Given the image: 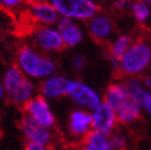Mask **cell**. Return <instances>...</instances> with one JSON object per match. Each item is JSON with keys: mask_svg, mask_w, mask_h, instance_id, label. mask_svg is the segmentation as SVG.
<instances>
[{"mask_svg": "<svg viewBox=\"0 0 151 150\" xmlns=\"http://www.w3.org/2000/svg\"><path fill=\"white\" fill-rule=\"evenodd\" d=\"M103 101L114 110L117 119L122 124H133L141 116V110L134 101L125 82H113L104 92Z\"/></svg>", "mask_w": 151, "mask_h": 150, "instance_id": "6da1fadb", "label": "cell"}, {"mask_svg": "<svg viewBox=\"0 0 151 150\" xmlns=\"http://www.w3.org/2000/svg\"><path fill=\"white\" fill-rule=\"evenodd\" d=\"M151 66V43L146 40L133 41L119 59L118 70L128 78H138Z\"/></svg>", "mask_w": 151, "mask_h": 150, "instance_id": "7a4b0ae2", "label": "cell"}, {"mask_svg": "<svg viewBox=\"0 0 151 150\" xmlns=\"http://www.w3.org/2000/svg\"><path fill=\"white\" fill-rule=\"evenodd\" d=\"M17 66L26 76L35 79H46L55 73L57 65L50 58L40 54L28 46L21 47L17 52Z\"/></svg>", "mask_w": 151, "mask_h": 150, "instance_id": "3957f363", "label": "cell"}, {"mask_svg": "<svg viewBox=\"0 0 151 150\" xmlns=\"http://www.w3.org/2000/svg\"><path fill=\"white\" fill-rule=\"evenodd\" d=\"M3 86L7 97L16 105H25L33 97V84L19 66H9L3 76Z\"/></svg>", "mask_w": 151, "mask_h": 150, "instance_id": "277c9868", "label": "cell"}, {"mask_svg": "<svg viewBox=\"0 0 151 150\" xmlns=\"http://www.w3.org/2000/svg\"><path fill=\"white\" fill-rule=\"evenodd\" d=\"M59 16L74 21H88L99 12L96 0H50Z\"/></svg>", "mask_w": 151, "mask_h": 150, "instance_id": "5b68a950", "label": "cell"}, {"mask_svg": "<svg viewBox=\"0 0 151 150\" xmlns=\"http://www.w3.org/2000/svg\"><path fill=\"white\" fill-rule=\"evenodd\" d=\"M66 95L84 110H93L103 101L101 95L91 86L78 80H70L68 85Z\"/></svg>", "mask_w": 151, "mask_h": 150, "instance_id": "8992f818", "label": "cell"}, {"mask_svg": "<svg viewBox=\"0 0 151 150\" xmlns=\"http://www.w3.org/2000/svg\"><path fill=\"white\" fill-rule=\"evenodd\" d=\"M92 119V131H97L104 134H111L114 132L118 119L114 110L104 101H102L96 108L91 111Z\"/></svg>", "mask_w": 151, "mask_h": 150, "instance_id": "52a82bcc", "label": "cell"}, {"mask_svg": "<svg viewBox=\"0 0 151 150\" xmlns=\"http://www.w3.org/2000/svg\"><path fill=\"white\" fill-rule=\"evenodd\" d=\"M33 42L36 47L44 52H59L65 44L57 27L41 26L33 33Z\"/></svg>", "mask_w": 151, "mask_h": 150, "instance_id": "ba28073f", "label": "cell"}, {"mask_svg": "<svg viewBox=\"0 0 151 150\" xmlns=\"http://www.w3.org/2000/svg\"><path fill=\"white\" fill-rule=\"evenodd\" d=\"M21 129L25 138L28 140V143L40 144L47 146L52 143V133L50 128L41 124L36 119L29 117L28 115L24 116L21 121Z\"/></svg>", "mask_w": 151, "mask_h": 150, "instance_id": "9c48e42d", "label": "cell"}, {"mask_svg": "<svg viewBox=\"0 0 151 150\" xmlns=\"http://www.w3.org/2000/svg\"><path fill=\"white\" fill-rule=\"evenodd\" d=\"M25 110L29 117L36 119L41 124L52 128L55 124V117L49 107V103L47 102V99L44 96H33L25 105Z\"/></svg>", "mask_w": 151, "mask_h": 150, "instance_id": "30bf717a", "label": "cell"}, {"mask_svg": "<svg viewBox=\"0 0 151 150\" xmlns=\"http://www.w3.org/2000/svg\"><path fill=\"white\" fill-rule=\"evenodd\" d=\"M88 33L97 42H107L114 32V22L106 14L97 12L87 21Z\"/></svg>", "mask_w": 151, "mask_h": 150, "instance_id": "8fae6325", "label": "cell"}, {"mask_svg": "<svg viewBox=\"0 0 151 150\" xmlns=\"http://www.w3.org/2000/svg\"><path fill=\"white\" fill-rule=\"evenodd\" d=\"M28 12L35 21L40 22L43 26H52L59 20V14L54 6L44 0L28 3Z\"/></svg>", "mask_w": 151, "mask_h": 150, "instance_id": "7c38bea8", "label": "cell"}, {"mask_svg": "<svg viewBox=\"0 0 151 150\" xmlns=\"http://www.w3.org/2000/svg\"><path fill=\"white\" fill-rule=\"evenodd\" d=\"M55 25L66 47H76L84 40V32L74 20L60 17Z\"/></svg>", "mask_w": 151, "mask_h": 150, "instance_id": "4fadbf2b", "label": "cell"}, {"mask_svg": "<svg viewBox=\"0 0 151 150\" xmlns=\"http://www.w3.org/2000/svg\"><path fill=\"white\" fill-rule=\"evenodd\" d=\"M125 84L129 89L134 101L138 103L141 113L151 117V92L144 86V84L138 78H130L125 81Z\"/></svg>", "mask_w": 151, "mask_h": 150, "instance_id": "5bb4252c", "label": "cell"}, {"mask_svg": "<svg viewBox=\"0 0 151 150\" xmlns=\"http://www.w3.org/2000/svg\"><path fill=\"white\" fill-rule=\"evenodd\" d=\"M69 131L75 137H85L90 131H92L91 112L84 108L73 111L69 118Z\"/></svg>", "mask_w": 151, "mask_h": 150, "instance_id": "9a60e30c", "label": "cell"}, {"mask_svg": "<svg viewBox=\"0 0 151 150\" xmlns=\"http://www.w3.org/2000/svg\"><path fill=\"white\" fill-rule=\"evenodd\" d=\"M69 81V79L62 75H50L43 80L41 85L42 96H44L46 99H58L60 96L66 95Z\"/></svg>", "mask_w": 151, "mask_h": 150, "instance_id": "2e32d148", "label": "cell"}, {"mask_svg": "<svg viewBox=\"0 0 151 150\" xmlns=\"http://www.w3.org/2000/svg\"><path fill=\"white\" fill-rule=\"evenodd\" d=\"M132 43H133L132 37L128 35H120L111 42L108 48V57H109V62L114 69L118 70L119 59L124 56L128 48L132 46Z\"/></svg>", "mask_w": 151, "mask_h": 150, "instance_id": "e0dca14e", "label": "cell"}, {"mask_svg": "<svg viewBox=\"0 0 151 150\" xmlns=\"http://www.w3.org/2000/svg\"><path fill=\"white\" fill-rule=\"evenodd\" d=\"M82 150H112L108 134L90 131L84 137Z\"/></svg>", "mask_w": 151, "mask_h": 150, "instance_id": "ac0fdd59", "label": "cell"}, {"mask_svg": "<svg viewBox=\"0 0 151 150\" xmlns=\"http://www.w3.org/2000/svg\"><path fill=\"white\" fill-rule=\"evenodd\" d=\"M129 12L132 14L134 20L139 24H145L151 17V7L142 0H132Z\"/></svg>", "mask_w": 151, "mask_h": 150, "instance_id": "d6986e66", "label": "cell"}, {"mask_svg": "<svg viewBox=\"0 0 151 150\" xmlns=\"http://www.w3.org/2000/svg\"><path fill=\"white\" fill-rule=\"evenodd\" d=\"M112 150H125L128 140L123 133H112L109 136Z\"/></svg>", "mask_w": 151, "mask_h": 150, "instance_id": "ffe728a7", "label": "cell"}, {"mask_svg": "<svg viewBox=\"0 0 151 150\" xmlns=\"http://www.w3.org/2000/svg\"><path fill=\"white\" fill-rule=\"evenodd\" d=\"M85 64H86V59L84 56H76L73 59V68L76 71H81L84 69Z\"/></svg>", "mask_w": 151, "mask_h": 150, "instance_id": "44dd1931", "label": "cell"}, {"mask_svg": "<svg viewBox=\"0 0 151 150\" xmlns=\"http://www.w3.org/2000/svg\"><path fill=\"white\" fill-rule=\"evenodd\" d=\"M25 0H0V5L7 7V9H14V7L20 6Z\"/></svg>", "mask_w": 151, "mask_h": 150, "instance_id": "7402d4cb", "label": "cell"}, {"mask_svg": "<svg viewBox=\"0 0 151 150\" xmlns=\"http://www.w3.org/2000/svg\"><path fill=\"white\" fill-rule=\"evenodd\" d=\"M130 1H132V0H116L113 5H114V7L117 10H119V11H124V10L129 11Z\"/></svg>", "mask_w": 151, "mask_h": 150, "instance_id": "603a6c76", "label": "cell"}, {"mask_svg": "<svg viewBox=\"0 0 151 150\" xmlns=\"http://www.w3.org/2000/svg\"><path fill=\"white\" fill-rule=\"evenodd\" d=\"M25 150H47L46 146L40 145V144H35V143H27Z\"/></svg>", "mask_w": 151, "mask_h": 150, "instance_id": "cb8c5ba5", "label": "cell"}, {"mask_svg": "<svg viewBox=\"0 0 151 150\" xmlns=\"http://www.w3.org/2000/svg\"><path fill=\"white\" fill-rule=\"evenodd\" d=\"M141 82L144 84V86L151 92V75H146V76H144V78H142V80H141Z\"/></svg>", "mask_w": 151, "mask_h": 150, "instance_id": "d4e9b609", "label": "cell"}, {"mask_svg": "<svg viewBox=\"0 0 151 150\" xmlns=\"http://www.w3.org/2000/svg\"><path fill=\"white\" fill-rule=\"evenodd\" d=\"M5 95V91H4V86H3V82L0 81V99Z\"/></svg>", "mask_w": 151, "mask_h": 150, "instance_id": "484cf974", "label": "cell"}, {"mask_svg": "<svg viewBox=\"0 0 151 150\" xmlns=\"http://www.w3.org/2000/svg\"><path fill=\"white\" fill-rule=\"evenodd\" d=\"M142 1H144V3H146L150 7H151V0H142Z\"/></svg>", "mask_w": 151, "mask_h": 150, "instance_id": "4316f807", "label": "cell"}, {"mask_svg": "<svg viewBox=\"0 0 151 150\" xmlns=\"http://www.w3.org/2000/svg\"><path fill=\"white\" fill-rule=\"evenodd\" d=\"M28 3H35V1H40V0H27Z\"/></svg>", "mask_w": 151, "mask_h": 150, "instance_id": "83f0119b", "label": "cell"}, {"mask_svg": "<svg viewBox=\"0 0 151 150\" xmlns=\"http://www.w3.org/2000/svg\"><path fill=\"white\" fill-rule=\"evenodd\" d=\"M96 1H107V0H96Z\"/></svg>", "mask_w": 151, "mask_h": 150, "instance_id": "f1b7e54d", "label": "cell"}]
</instances>
